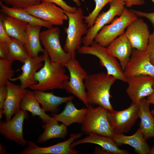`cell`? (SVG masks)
<instances>
[{
  "instance_id": "obj_34",
  "label": "cell",
  "mask_w": 154,
  "mask_h": 154,
  "mask_svg": "<svg viewBox=\"0 0 154 154\" xmlns=\"http://www.w3.org/2000/svg\"><path fill=\"white\" fill-rule=\"evenodd\" d=\"M42 1H45L54 3L59 6L64 11L69 13L75 12L77 9L76 7H71L68 5L63 0H42Z\"/></svg>"
},
{
  "instance_id": "obj_10",
  "label": "cell",
  "mask_w": 154,
  "mask_h": 154,
  "mask_svg": "<svg viewBox=\"0 0 154 154\" xmlns=\"http://www.w3.org/2000/svg\"><path fill=\"white\" fill-rule=\"evenodd\" d=\"M109 5L108 10L100 14L93 25L88 29L87 34L82 38L84 45H91L100 29L112 21L116 16H120L125 8L123 0H113L109 3Z\"/></svg>"
},
{
  "instance_id": "obj_21",
  "label": "cell",
  "mask_w": 154,
  "mask_h": 154,
  "mask_svg": "<svg viewBox=\"0 0 154 154\" xmlns=\"http://www.w3.org/2000/svg\"><path fill=\"white\" fill-rule=\"evenodd\" d=\"M85 143L98 145L106 151L107 154L129 153L127 150L119 148L112 138L94 133L89 134L83 139L74 141L71 144V147L74 148L78 145Z\"/></svg>"
},
{
  "instance_id": "obj_43",
  "label": "cell",
  "mask_w": 154,
  "mask_h": 154,
  "mask_svg": "<svg viewBox=\"0 0 154 154\" xmlns=\"http://www.w3.org/2000/svg\"><path fill=\"white\" fill-rule=\"evenodd\" d=\"M75 3L76 6L80 7L81 5L80 0H72Z\"/></svg>"
},
{
  "instance_id": "obj_20",
  "label": "cell",
  "mask_w": 154,
  "mask_h": 154,
  "mask_svg": "<svg viewBox=\"0 0 154 154\" xmlns=\"http://www.w3.org/2000/svg\"><path fill=\"white\" fill-rule=\"evenodd\" d=\"M112 138L118 146L128 145L132 147L138 154H150V146L139 127L134 134L131 136L114 134Z\"/></svg>"
},
{
  "instance_id": "obj_6",
  "label": "cell",
  "mask_w": 154,
  "mask_h": 154,
  "mask_svg": "<svg viewBox=\"0 0 154 154\" xmlns=\"http://www.w3.org/2000/svg\"><path fill=\"white\" fill-rule=\"evenodd\" d=\"M137 18L131 9L125 7L119 17L115 18L111 24L105 25L100 29L94 40L102 46H108L124 32L128 25Z\"/></svg>"
},
{
  "instance_id": "obj_35",
  "label": "cell",
  "mask_w": 154,
  "mask_h": 154,
  "mask_svg": "<svg viewBox=\"0 0 154 154\" xmlns=\"http://www.w3.org/2000/svg\"><path fill=\"white\" fill-rule=\"evenodd\" d=\"M147 52L149 55L151 62L154 65V31L149 37Z\"/></svg>"
},
{
  "instance_id": "obj_25",
  "label": "cell",
  "mask_w": 154,
  "mask_h": 154,
  "mask_svg": "<svg viewBox=\"0 0 154 154\" xmlns=\"http://www.w3.org/2000/svg\"><path fill=\"white\" fill-rule=\"evenodd\" d=\"M39 104L35 97L34 91L26 89L21 104L20 109L31 112L33 117L38 116L44 124L54 120L55 119L53 117H50L44 112Z\"/></svg>"
},
{
  "instance_id": "obj_11",
  "label": "cell",
  "mask_w": 154,
  "mask_h": 154,
  "mask_svg": "<svg viewBox=\"0 0 154 154\" xmlns=\"http://www.w3.org/2000/svg\"><path fill=\"white\" fill-rule=\"evenodd\" d=\"M29 13L53 25L61 26L68 20L64 11L56 4L45 1L24 9Z\"/></svg>"
},
{
  "instance_id": "obj_38",
  "label": "cell",
  "mask_w": 154,
  "mask_h": 154,
  "mask_svg": "<svg viewBox=\"0 0 154 154\" xmlns=\"http://www.w3.org/2000/svg\"><path fill=\"white\" fill-rule=\"evenodd\" d=\"M9 53V43L0 42V59L8 58Z\"/></svg>"
},
{
  "instance_id": "obj_18",
  "label": "cell",
  "mask_w": 154,
  "mask_h": 154,
  "mask_svg": "<svg viewBox=\"0 0 154 154\" xmlns=\"http://www.w3.org/2000/svg\"><path fill=\"white\" fill-rule=\"evenodd\" d=\"M7 93L5 101L4 110L5 120H10L20 109L21 102L26 89L20 88V85H16L9 80L6 83Z\"/></svg>"
},
{
  "instance_id": "obj_8",
  "label": "cell",
  "mask_w": 154,
  "mask_h": 154,
  "mask_svg": "<svg viewBox=\"0 0 154 154\" xmlns=\"http://www.w3.org/2000/svg\"><path fill=\"white\" fill-rule=\"evenodd\" d=\"M64 66L69 72L70 78L64 82V89L82 101L87 107V94L84 82L88 76L87 72L75 58H72Z\"/></svg>"
},
{
  "instance_id": "obj_4",
  "label": "cell",
  "mask_w": 154,
  "mask_h": 154,
  "mask_svg": "<svg viewBox=\"0 0 154 154\" xmlns=\"http://www.w3.org/2000/svg\"><path fill=\"white\" fill-rule=\"evenodd\" d=\"M86 107L88 112L81 127L83 133H96L112 138L114 133L108 119V110L100 106Z\"/></svg>"
},
{
  "instance_id": "obj_17",
  "label": "cell",
  "mask_w": 154,
  "mask_h": 154,
  "mask_svg": "<svg viewBox=\"0 0 154 154\" xmlns=\"http://www.w3.org/2000/svg\"><path fill=\"white\" fill-rule=\"evenodd\" d=\"M43 54L35 57L28 56L21 68L22 71L21 74L9 80L13 81L19 80L21 82L20 88L21 89L29 88L37 83L35 80V76L38 70L43 66Z\"/></svg>"
},
{
  "instance_id": "obj_37",
  "label": "cell",
  "mask_w": 154,
  "mask_h": 154,
  "mask_svg": "<svg viewBox=\"0 0 154 154\" xmlns=\"http://www.w3.org/2000/svg\"><path fill=\"white\" fill-rule=\"evenodd\" d=\"M7 93L6 85L0 86V110H4L5 101Z\"/></svg>"
},
{
  "instance_id": "obj_29",
  "label": "cell",
  "mask_w": 154,
  "mask_h": 154,
  "mask_svg": "<svg viewBox=\"0 0 154 154\" xmlns=\"http://www.w3.org/2000/svg\"><path fill=\"white\" fill-rule=\"evenodd\" d=\"M55 119L42 126L43 133L39 136L37 140L38 143H44L55 138L64 139L68 135L67 127L63 123L60 124Z\"/></svg>"
},
{
  "instance_id": "obj_16",
  "label": "cell",
  "mask_w": 154,
  "mask_h": 154,
  "mask_svg": "<svg viewBox=\"0 0 154 154\" xmlns=\"http://www.w3.org/2000/svg\"><path fill=\"white\" fill-rule=\"evenodd\" d=\"M127 78L146 75L154 77V65L150 62L148 54L133 48L130 60L124 70Z\"/></svg>"
},
{
  "instance_id": "obj_24",
  "label": "cell",
  "mask_w": 154,
  "mask_h": 154,
  "mask_svg": "<svg viewBox=\"0 0 154 154\" xmlns=\"http://www.w3.org/2000/svg\"><path fill=\"white\" fill-rule=\"evenodd\" d=\"M42 26L28 23L25 32L24 45L28 56L35 57L40 52H44L40 38Z\"/></svg>"
},
{
  "instance_id": "obj_2",
  "label": "cell",
  "mask_w": 154,
  "mask_h": 154,
  "mask_svg": "<svg viewBox=\"0 0 154 154\" xmlns=\"http://www.w3.org/2000/svg\"><path fill=\"white\" fill-rule=\"evenodd\" d=\"M43 54L44 64L35 76L37 83L29 88L33 90L43 91L64 89V82L70 78L66 74L65 66L52 61L45 49Z\"/></svg>"
},
{
  "instance_id": "obj_46",
  "label": "cell",
  "mask_w": 154,
  "mask_h": 154,
  "mask_svg": "<svg viewBox=\"0 0 154 154\" xmlns=\"http://www.w3.org/2000/svg\"><path fill=\"white\" fill-rule=\"evenodd\" d=\"M152 1V2H153V3L154 4V0H151Z\"/></svg>"
},
{
  "instance_id": "obj_40",
  "label": "cell",
  "mask_w": 154,
  "mask_h": 154,
  "mask_svg": "<svg viewBox=\"0 0 154 154\" xmlns=\"http://www.w3.org/2000/svg\"><path fill=\"white\" fill-rule=\"evenodd\" d=\"M125 5L130 7L133 5H140L145 3L144 0H123Z\"/></svg>"
},
{
  "instance_id": "obj_3",
  "label": "cell",
  "mask_w": 154,
  "mask_h": 154,
  "mask_svg": "<svg viewBox=\"0 0 154 154\" xmlns=\"http://www.w3.org/2000/svg\"><path fill=\"white\" fill-rule=\"evenodd\" d=\"M64 12L68 17V27L64 28L67 37L63 49L74 58L76 51L82 43V36L87 34L89 27L83 20V10L80 7L74 13Z\"/></svg>"
},
{
  "instance_id": "obj_42",
  "label": "cell",
  "mask_w": 154,
  "mask_h": 154,
  "mask_svg": "<svg viewBox=\"0 0 154 154\" xmlns=\"http://www.w3.org/2000/svg\"><path fill=\"white\" fill-rule=\"evenodd\" d=\"M7 153V151L5 148L1 145L0 144V154H5Z\"/></svg>"
},
{
  "instance_id": "obj_39",
  "label": "cell",
  "mask_w": 154,
  "mask_h": 154,
  "mask_svg": "<svg viewBox=\"0 0 154 154\" xmlns=\"http://www.w3.org/2000/svg\"><path fill=\"white\" fill-rule=\"evenodd\" d=\"M10 37L7 33L4 28L2 21L0 19V42L9 43Z\"/></svg>"
},
{
  "instance_id": "obj_13",
  "label": "cell",
  "mask_w": 154,
  "mask_h": 154,
  "mask_svg": "<svg viewBox=\"0 0 154 154\" xmlns=\"http://www.w3.org/2000/svg\"><path fill=\"white\" fill-rule=\"evenodd\" d=\"M126 93L132 102L139 104L141 99L150 95L154 87V77L141 75L127 78Z\"/></svg>"
},
{
  "instance_id": "obj_7",
  "label": "cell",
  "mask_w": 154,
  "mask_h": 154,
  "mask_svg": "<svg viewBox=\"0 0 154 154\" xmlns=\"http://www.w3.org/2000/svg\"><path fill=\"white\" fill-rule=\"evenodd\" d=\"M60 31L58 27H52L41 31L40 38L41 44L53 62L64 66L72 58L70 54L63 49L60 42Z\"/></svg>"
},
{
  "instance_id": "obj_19",
  "label": "cell",
  "mask_w": 154,
  "mask_h": 154,
  "mask_svg": "<svg viewBox=\"0 0 154 154\" xmlns=\"http://www.w3.org/2000/svg\"><path fill=\"white\" fill-rule=\"evenodd\" d=\"M107 48L109 52L119 60L124 70L130 60L133 49L125 32L115 39Z\"/></svg>"
},
{
  "instance_id": "obj_23",
  "label": "cell",
  "mask_w": 154,
  "mask_h": 154,
  "mask_svg": "<svg viewBox=\"0 0 154 154\" xmlns=\"http://www.w3.org/2000/svg\"><path fill=\"white\" fill-rule=\"evenodd\" d=\"M35 98L41 105V108L45 112H50L57 114L59 111V107L62 104L72 100L73 96L61 97L55 96L52 92L34 90Z\"/></svg>"
},
{
  "instance_id": "obj_5",
  "label": "cell",
  "mask_w": 154,
  "mask_h": 154,
  "mask_svg": "<svg viewBox=\"0 0 154 154\" xmlns=\"http://www.w3.org/2000/svg\"><path fill=\"white\" fill-rule=\"evenodd\" d=\"M81 54L95 56L100 60V65L106 69L107 74L113 76L116 80L127 82V78L120 63L108 51L107 47L102 46L94 40L89 46H81L77 50Z\"/></svg>"
},
{
  "instance_id": "obj_26",
  "label": "cell",
  "mask_w": 154,
  "mask_h": 154,
  "mask_svg": "<svg viewBox=\"0 0 154 154\" xmlns=\"http://www.w3.org/2000/svg\"><path fill=\"white\" fill-rule=\"evenodd\" d=\"M150 104L145 98L139 103V118L141 120L139 127L146 140L154 137V117L150 111Z\"/></svg>"
},
{
  "instance_id": "obj_28",
  "label": "cell",
  "mask_w": 154,
  "mask_h": 154,
  "mask_svg": "<svg viewBox=\"0 0 154 154\" xmlns=\"http://www.w3.org/2000/svg\"><path fill=\"white\" fill-rule=\"evenodd\" d=\"M0 7L1 13L28 23L40 25L47 28L52 27L53 25L50 23L36 17L24 9L9 7L5 5L1 1H0Z\"/></svg>"
},
{
  "instance_id": "obj_12",
  "label": "cell",
  "mask_w": 154,
  "mask_h": 154,
  "mask_svg": "<svg viewBox=\"0 0 154 154\" xmlns=\"http://www.w3.org/2000/svg\"><path fill=\"white\" fill-rule=\"evenodd\" d=\"M29 117L27 111L20 109L10 120L1 121V135L7 139L24 146L27 143V141L23 136V123L24 120H27Z\"/></svg>"
},
{
  "instance_id": "obj_1",
  "label": "cell",
  "mask_w": 154,
  "mask_h": 154,
  "mask_svg": "<svg viewBox=\"0 0 154 154\" xmlns=\"http://www.w3.org/2000/svg\"><path fill=\"white\" fill-rule=\"evenodd\" d=\"M116 80L104 72L88 74L84 81L88 106L96 105L110 111L114 110L110 101L112 97L110 91Z\"/></svg>"
},
{
  "instance_id": "obj_41",
  "label": "cell",
  "mask_w": 154,
  "mask_h": 154,
  "mask_svg": "<svg viewBox=\"0 0 154 154\" xmlns=\"http://www.w3.org/2000/svg\"><path fill=\"white\" fill-rule=\"evenodd\" d=\"M147 100L150 104H154V87L153 93L147 97Z\"/></svg>"
},
{
  "instance_id": "obj_32",
  "label": "cell",
  "mask_w": 154,
  "mask_h": 154,
  "mask_svg": "<svg viewBox=\"0 0 154 154\" xmlns=\"http://www.w3.org/2000/svg\"><path fill=\"white\" fill-rule=\"evenodd\" d=\"M93 0L95 3V8L88 15L84 16V21L88 25L89 28L94 24L96 18L103 7L113 0Z\"/></svg>"
},
{
  "instance_id": "obj_36",
  "label": "cell",
  "mask_w": 154,
  "mask_h": 154,
  "mask_svg": "<svg viewBox=\"0 0 154 154\" xmlns=\"http://www.w3.org/2000/svg\"><path fill=\"white\" fill-rule=\"evenodd\" d=\"M137 17H145L148 19L151 23L154 31V12L147 13L131 9Z\"/></svg>"
},
{
  "instance_id": "obj_14",
  "label": "cell",
  "mask_w": 154,
  "mask_h": 154,
  "mask_svg": "<svg viewBox=\"0 0 154 154\" xmlns=\"http://www.w3.org/2000/svg\"><path fill=\"white\" fill-rule=\"evenodd\" d=\"M83 133H71L66 140L47 147H40L34 142L27 141L28 146L23 150L21 154H77L79 151L71 147V144L80 137Z\"/></svg>"
},
{
  "instance_id": "obj_33",
  "label": "cell",
  "mask_w": 154,
  "mask_h": 154,
  "mask_svg": "<svg viewBox=\"0 0 154 154\" xmlns=\"http://www.w3.org/2000/svg\"><path fill=\"white\" fill-rule=\"evenodd\" d=\"M6 5L24 9L40 3L42 0H0Z\"/></svg>"
},
{
  "instance_id": "obj_30",
  "label": "cell",
  "mask_w": 154,
  "mask_h": 154,
  "mask_svg": "<svg viewBox=\"0 0 154 154\" xmlns=\"http://www.w3.org/2000/svg\"><path fill=\"white\" fill-rule=\"evenodd\" d=\"M28 56L23 44L16 38L11 37L9 44L8 58L16 60L24 63Z\"/></svg>"
},
{
  "instance_id": "obj_45",
  "label": "cell",
  "mask_w": 154,
  "mask_h": 154,
  "mask_svg": "<svg viewBox=\"0 0 154 154\" xmlns=\"http://www.w3.org/2000/svg\"><path fill=\"white\" fill-rule=\"evenodd\" d=\"M151 112L153 116L154 117V108L151 111Z\"/></svg>"
},
{
  "instance_id": "obj_27",
  "label": "cell",
  "mask_w": 154,
  "mask_h": 154,
  "mask_svg": "<svg viewBox=\"0 0 154 154\" xmlns=\"http://www.w3.org/2000/svg\"><path fill=\"white\" fill-rule=\"evenodd\" d=\"M0 19L7 34L10 37L18 39L24 45L28 23L1 13L0 14Z\"/></svg>"
},
{
  "instance_id": "obj_31",
  "label": "cell",
  "mask_w": 154,
  "mask_h": 154,
  "mask_svg": "<svg viewBox=\"0 0 154 154\" xmlns=\"http://www.w3.org/2000/svg\"><path fill=\"white\" fill-rule=\"evenodd\" d=\"M13 61L8 58L0 59V86L6 85L7 81L13 78L12 65Z\"/></svg>"
},
{
  "instance_id": "obj_44",
  "label": "cell",
  "mask_w": 154,
  "mask_h": 154,
  "mask_svg": "<svg viewBox=\"0 0 154 154\" xmlns=\"http://www.w3.org/2000/svg\"><path fill=\"white\" fill-rule=\"evenodd\" d=\"M150 154H154V146L150 148Z\"/></svg>"
},
{
  "instance_id": "obj_15",
  "label": "cell",
  "mask_w": 154,
  "mask_h": 154,
  "mask_svg": "<svg viewBox=\"0 0 154 154\" xmlns=\"http://www.w3.org/2000/svg\"><path fill=\"white\" fill-rule=\"evenodd\" d=\"M125 32L133 48L147 51L151 34L148 26L143 19L137 18L134 20L127 26Z\"/></svg>"
},
{
  "instance_id": "obj_22",
  "label": "cell",
  "mask_w": 154,
  "mask_h": 154,
  "mask_svg": "<svg viewBox=\"0 0 154 154\" xmlns=\"http://www.w3.org/2000/svg\"><path fill=\"white\" fill-rule=\"evenodd\" d=\"M87 112V108L77 109L71 100L66 102L61 113L58 114L52 113L51 115L58 122H61L68 127L74 123L82 124Z\"/></svg>"
},
{
  "instance_id": "obj_9",
  "label": "cell",
  "mask_w": 154,
  "mask_h": 154,
  "mask_svg": "<svg viewBox=\"0 0 154 154\" xmlns=\"http://www.w3.org/2000/svg\"><path fill=\"white\" fill-rule=\"evenodd\" d=\"M139 104L133 102L122 111L108 110V119L114 134L129 132L139 118Z\"/></svg>"
}]
</instances>
